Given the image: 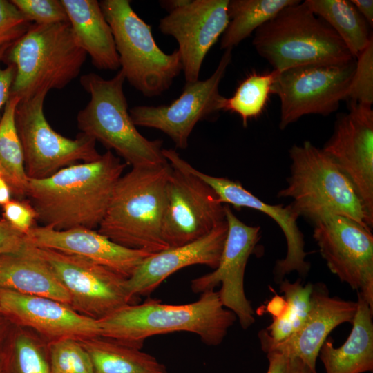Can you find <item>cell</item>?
I'll return each instance as SVG.
<instances>
[{
    "label": "cell",
    "instance_id": "1",
    "mask_svg": "<svg viewBox=\"0 0 373 373\" xmlns=\"http://www.w3.org/2000/svg\"><path fill=\"white\" fill-rule=\"evenodd\" d=\"M126 166L107 150L97 160L70 165L46 178H29L26 198L43 226L94 229L102 221Z\"/></svg>",
    "mask_w": 373,
    "mask_h": 373
},
{
    "label": "cell",
    "instance_id": "2",
    "mask_svg": "<svg viewBox=\"0 0 373 373\" xmlns=\"http://www.w3.org/2000/svg\"><path fill=\"white\" fill-rule=\"evenodd\" d=\"M236 320L234 313L223 306L218 291L212 289L188 304L150 300L127 305L97 321L101 336L141 349L146 338L175 332L193 333L204 344L216 346Z\"/></svg>",
    "mask_w": 373,
    "mask_h": 373
},
{
    "label": "cell",
    "instance_id": "3",
    "mask_svg": "<svg viewBox=\"0 0 373 373\" xmlns=\"http://www.w3.org/2000/svg\"><path fill=\"white\" fill-rule=\"evenodd\" d=\"M172 167H132L117 180L98 229L127 248L151 254L169 248L162 236L166 184Z\"/></svg>",
    "mask_w": 373,
    "mask_h": 373
},
{
    "label": "cell",
    "instance_id": "4",
    "mask_svg": "<svg viewBox=\"0 0 373 373\" xmlns=\"http://www.w3.org/2000/svg\"><path fill=\"white\" fill-rule=\"evenodd\" d=\"M290 175L278 198H290L299 216L312 223L328 216L350 218L372 229L373 220L365 211L353 184L323 149L305 141L289 151Z\"/></svg>",
    "mask_w": 373,
    "mask_h": 373
},
{
    "label": "cell",
    "instance_id": "5",
    "mask_svg": "<svg viewBox=\"0 0 373 373\" xmlns=\"http://www.w3.org/2000/svg\"><path fill=\"white\" fill-rule=\"evenodd\" d=\"M125 80L120 70L109 79L95 73L80 77V84L90 95L88 103L77 116L80 133L114 151L132 167L168 163L162 140H148L134 124L123 90Z\"/></svg>",
    "mask_w": 373,
    "mask_h": 373
},
{
    "label": "cell",
    "instance_id": "6",
    "mask_svg": "<svg viewBox=\"0 0 373 373\" xmlns=\"http://www.w3.org/2000/svg\"><path fill=\"white\" fill-rule=\"evenodd\" d=\"M252 44L258 54L277 71L354 59L334 30L299 0L259 27Z\"/></svg>",
    "mask_w": 373,
    "mask_h": 373
},
{
    "label": "cell",
    "instance_id": "7",
    "mask_svg": "<svg viewBox=\"0 0 373 373\" xmlns=\"http://www.w3.org/2000/svg\"><path fill=\"white\" fill-rule=\"evenodd\" d=\"M86 56L69 23H32L3 57L16 70L10 95L22 100L64 88L79 75Z\"/></svg>",
    "mask_w": 373,
    "mask_h": 373
},
{
    "label": "cell",
    "instance_id": "8",
    "mask_svg": "<svg viewBox=\"0 0 373 373\" xmlns=\"http://www.w3.org/2000/svg\"><path fill=\"white\" fill-rule=\"evenodd\" d=\"M99 4L125 79L146 97L166 91L182 71L178 50L166 54L160 48L151 26L134 11L129 0H102Z\"/></svg>",
    "mask_w": 373,
    "mask_h": 373
},
{
    "label": "cell",
    "instance_id": "9",
    "mask_svg": "<svg viewBox=\"0 0 373 373\" xmlns=\"http://www.w3.org/2000/svg\"><path fill=\"white\" fill-rule=\"evenodd\" d=\"M48 90L20 100L15 123L21 143L24 166L30 179L48 178L78 161L90 162L100 158L96 141L80 133L75 139L56 132L48 122L44 103Z\"/></svg>",
    "mask_w": 373,
    "mask_h": 373
},
{
    "label": "cell",
    "instance_id": "10",
    "mask_svg": "<svg viewBox=\"0 0 373 373\" xmlns=\"http://www.w3.org/2000/svg\"><path fill=\"white\" fill-rule=\"evenodd\" d=\"M355 66L356 59H352L276 70L271 93L280 99V128L285 129L306 115L326 116L335 112L346 99Z\"/></svg>",
    "mask_w": 373,
    "mask_h": 373
},
{
    "label": "cell",
    "instance_id": "11",
    "mask_svg": "<svg viewBox=\"0 0 373 373\" xmlns=\"http://www.w3.org/2000/svg\"><path fill=\"white\" fill-rule=\"evenodd\" d=\"M33 247L66 288L70 307L78 313L100 320L138 303L128 292L127 278L117 272L79 256Z\"/></svg>",
    "mask_w": 373,
    "mask_h": 373
},
{
    "label": "cell",
    "instance_id": "12",
    "mask_svg": "<svg viewBox=\"0 0 373 373\" xmlns=\"http://www.w3.org/2000/svg\"><path fill=\"white\" fill-rule=\"evenodd\" d=\"M231 51L225 50L209 78L186 83L181 95L169 105L130 108L134 124L159 130L172 140L176 148L186 149L196 124L223 109L225 97L220 95L219 86L231 61Z\"/></svg>",
    "mask_w": 373,
    "mask_h": 373
},
{
    "label": "cell",
    "instance_id": "13",
    "mask_svg": "<svg viewBox=\"0 0 373 373\" xmlns=\"http://www.w3.org/2000/svg\"><path fill=\"white\" fill-rule=\"evenodd\" d=\"M313 224V238L330 271L373 309L372 229L339 215L324 216Z\"/></svg>",
    "mask_w": 373,
    "mask_h": 373
},
{
    "label": "cell",
    "instance_id": "14",
    "mask_svg": "<svg viewBox=\"0 0 373 373\" xmlns=\"http://www.w3.org/2000/svg\"><path fill=\"white\" fill-rule=\"evenodd\" d=\"M224 221V205L215 191L193 173L172 167L162 222V236L169 248L195 241Z\"/></svg>",
    "mask_w": 373,
    "mask_h": 373
},
{
    "label": "cell",
    "instance_id": "15",
    "mask_svg": "<svg viewBox=\"0 0 373 373\" xmlns=\"http://www.w3.org/2000/svg\"><path fill=\"white\" fill-rule=\"evenodd\" d=\"M228 232L218 266L213 271L191 280L194 293L214 289L218 291L224 307L234 313L242 328L246 329L255 322L254 311L244 288L245 271L249 258L253 254L260 239V227L242 222L224 205Z\"/></svg>",
    "mask_w": 373,
    "mask_h": 373
},
{
    "label": "cell",
    "instance_id": "16",
    "mask_svg": "<svg viewBox=\"0 0 373 373\" xmlns=\"http://www.w3.org/2000/svg\"><path fill=\"white\" fill-rule=\"evenodd\" d=\"M229 0H184L159 21L162 33L173 37L186 83L199 79L203 61L227 28Z\"/></svg>",
    "mask_w": 373,
    "mask_h": 373
},
{
    "label": "cell",
    "instance_id": "17",
    "mask_svg": "<svg viewBox=\"0 0 373 373\" xmlns=\"http://www.w3.org/2000/svg\"><path fill=\"white\" fill-rule=\"evenodd\" d=\"M323 150L347 177L365 211L373 220V111L372 106L350 102L337 118Z\"/></svg>",
    "mask_w": 373,
    "mask_h": 373
},
{
    "label": "cell",
    "instance_id": "18",
    "mask_svg": "<svg viewBox=\"0 0 373 373\" xmlns=\"http://www.w3.org/2000/svg\"><path fill=\"white\" fill-rule=\"evenodd\" d=\"M357 302L331 296L327 285L321 282L312 284L310 309L302 327L282 341H274L265 329L258 333L261 348L267 354L274 352L301 361L313 373L316 372V360L329 334L345 323H352Z\"/></svg>",
    "mask_w": 373,
    "mask_h": 373
},
{
    "label": "cell",
    "instance_id": "19",
    "mask_svg": "<svg viewBox=\"0 0 373 373\" xmlns=\"http://www.w3.org/2000/svg\"><path fill=\"white\" fill-rule=\"evenodd\" d=\"M174 164L207 184L222 204H231L236 209H256L267 214L278 224L286 239L287 254L285 258L276 262L274 275L276 283H280L285 275L292 271H296L303 278L308 274L310 264L305 260L308 252L305 250L304 236L297 224L300 216L290 204L284 206L265 202L245 189L239 182L206 174L182 157L177 158Z\"/></svg>",
    "mask_w": 373,
    "mask_h": 373
},
{
    "label": "cell",
    "instance_id": "20",
    "mask_svg": "<svg viewBox=\"0 0 373 373\" xmlns=\"http://www.w3.org/2000/svg\"><path fill=\"white\" fill-rule=\"evenodd\" d=\"M0 313L13 325L27 327L48 342L61 338L82 341L101 336L97 320L46 297L0 288Z\"/></svg>",
    "mask_w": 373,
    "mask_h": 373
},
{
    "label": "cell",
    "instance_id": "21",
    "mask_svg": "<svg viewBox=\"0 0 373 373\" xmlns=\"http://www.w3.org/2000/svg\"><path fill=\"white\" fill-rule=\"evenodd\" d=\"M32 245L74 254L129 278L151 253L122 246L94 229L78 227L57 230L47 226L32 228L26 234Z\"/></svg>",
    "mask_w": 373,
    "mask_h": 373
},
{
    "label": "cell",
    "instance_id": "22",
    "mask_svg": "<svg viewBox=\"0 0 373 373\" xmlns=\"http://www.w3.org/2000/svg\"><path fill=\"white\" fill-rule=\"evenodd\" d=\"M227 232L225 220L195 241L148 256L126 280L129 295L137 299L140 296L150 294L167 277L190 265H204L215 269L220 262Z\"/></svg>",
    "mask_w": 373,
    "mask_h": 373
},
{
    "label": "cell",
    "instance_id": "23",
    "mask_svg": "<svg viewBox=\"0 0 373 373\" xmlns=\"http://www.w3.org/2000/svg\"><path fill=\"white\" fill-rule=\"evenodd\" d=\"M78 46L99 70L120 68L113 33L99 2L96 0H61Z\"/></svg>",
    "mask_w": 373,
    "mask_h": 373
},
{
    "label": "cell",
    "instance_id": "24",
    "mask_svg": "<svg viewBox=\"0 0 373 373\" xmlns=\"http://www.w3.org/2000/svg\"><path fill=\"white\" fill-rule=\"evenodd\" d=\"M0 288L71 304L67 290L31 244L23 251L0 256Z\"/></svg>",
    "mask_w": 373,
    "mask_h": 373
},
{
    "label": "cell",
    "instance_id": "25",
    "mask_svg": "<svg viewBox=\"0 0 373 373\" xmlns=\"http://www.w3.org/2000/svg\"><path fill=\"white\" fill-rule=\"evenodd\" d=\"M357 310L345 342L334 346L331 338L320 349L325 373H365L373 371V309L357 292Z\"/></svg>",
    "mask_w": 373,
    "mask_h": 373
},
{
    "label": "cell",
    "instance_id": "26",
    "mask_svg": "<svg viewBox=\"0 0 373 373\" xmlns=\"http://www.w3.org/2000/svg\"><path fill=\"white\" fill-rule=\"evenodd\" d=\"M94 373H168L165 365L140 349L103 336L79 341Z\"/></svg>",
    "mask_w": 373,
    "mask_h": 373
},
{
    "label": "cell",
    "instance_id": "27",
    "mask_svg": "<svg viewBox=\"0 0 373 373\" xmlns=\"http://www.w3.org/2000/svg\"><path fill=\"white\" fill-rule=\"evenodd\" d=\"M309 8L338 35L356 59L373 40L370 26L351 1L305 0Z\"/></svg>",
    "mask_w": 373,
    "mask_h": 373
},
{
    "label": "cell",
    "instance_id": "28",
    "mask_svg": "<svg viewBox=\"0 0 373 373\" xmlns=\"http://www.w3.org/2000/svg\"><path fill=\"white\" fill-rule=\"evenodd\" d=\"M280 283L283 296L276 295L269 303L271 323L265 329L274 341H282L297 332L305 321L310 309L312 284L303 285L300 279L294 283L283 279Z\"/></svg>",
    "mask_w": 373,
    "mask_h": 373
},
{
    "label": "cell",
    "instance_id": "29",
    "mask_svg": "<svg viewBox=\"0 0 373 373\" xmlns=\"http://www.w3.org/2000/svg\"><path fill=\"white\" fill-rule=\"evenodd\" d=\"M20 100L10 95L0 119V176L8 183L11 193L23 200L27 196L29 178L15 123V111Z\"/></svg>",
    "mask_w": 373,
    "mask_h": 373
},
{
    "label": "cell",
    "instance_id": "30",
    "mask_svg": "<svg viewBox=\"0 0 373 373\" xmlns=\"http://www.w3.org/2000/svg\"><path fill=\"white\" fill-rule=\"evenodd\" d=\"M0 354L6 373H51L48 342L27 327L13 325Z\"/></svg>",
    "mask_w": 373,
    "mask_h": 373
},
{
    "label": "cell",
    "instance_id": "31",
    "mask_svg": "<svg viewBox=\"0 0 373 373\" xmlns=\"http://www.w3.org/2000/svg\"><path fill=\"white\" fill-rule=\"evenodd\" d=\"M296 0H229V21L220 48L233 49L262 24Z\"/></svg>",
    "mask_w": 373,
    "mask_h": 373
},
{
    "label": "cell",
    "instance_id": "32",
    "mask_svg": "<svg viewBox=\"0 0 373 373\" xmlns=\"http://www.w3.org/2000/svg\"><path fill=\"white\" fill-rule=\"evenodd\" d=\"M277 73L273 70L268 73L253 72L249 74L231 97H225L222 111L238 115L242 125L246 126L249 120L258 117L263 112Z\"/></svg>",
    "mask_w": 373,
    "mask_h": 373
},
{
    "label": "cell",
    "instance_id": "33",
    "mask_svg": "<svg viewBox=\"0 0 373 373\" xmlns=\"http://www.w3.org/2000/svg\"><path fill=\"white\" fill-rule=\"evenodd\" d=\"M48 352L51 373H94L90 356L77 340L48 342Z\"/></svg>",
    "mask_w": 373,
    "mask_h": 373
},
{
    "label": "cell",
    "instance_id": "34",
    "mask_svg": "<svg viewBox=\"0 0 373 373\" xmlns=\"http://www.w3.org/2000/svg\"><path fill=\"white\" fill-rule=\"evenodd\" d=\"M345 100L367 106L373 103V40L356 59Z\"/></svg>",
    "mask_w": 373,
    "mask_h": 373
},
{
    "label": "cell",
    "instance_id": "35",
    "mask_svg": "<svg viewBox=\"0 0 373 373\" xmlns=\"http://www.w3.org/2000/svg\"><path fill=\"white\" fill-rule=\"evenodd\" d=\"M11 2L32 23H68V15L61 0H11Z\"/></svg>",
    "mask_w": 373,
    "mask_h": 373
},
{
    "label": "cell",
    "instance_id": "36",
    "mask_svg": "<svg viewBox=\"0 0 373 373\" xmlns=\"http://www.w3.org/2000/svg\"><path fill=\"white\" fill-rule=\"evenodd\" d=\"M32 24L11 1L0 0V46L15 43Z\"/></svg>",
    "mask_w": 373,
    "mask_h": 373
},
{
    "label": "cell",
    "instance_id": "37",
    "mask_svg": "<svg viewBox=\"0 0 373 373\" xmlns=\"http://www.w3.org/2000/svg\"><path fill=\"white\" fill-rule=\"evenodd\" d=\"M3 219L26 235L35 227L37 213L28 199H11L3 206Z\"/></svg>",
    "mask_w": 373,
    "mask_h": 373
},
{
    "label": "cell",
    "instance_id": "38",
    "mask_svg": "<svg viewBox=\"0 0 373 373\" xmlns=\"http://www.w3.org/2000/svg\"><path fill=\"white\" fill-rule=\"evenodd\" d=\"M29 245L26 234L15 229L4 219L0 220V256L23 251Z\"/></svg>",
    "mask_w": 373,
    "mask_h": 373
},
{
    "label": "cell",
    "instance_id": "39",
    "mask_svg": "<svg viewBox=\"0 0 373 373\" xmlns=\"http://www.w3.org/2000/svg\"><path fill=\"white\" fill-rule=\"evenodd\" d=\"M12 44L0 46V63L3 61L5 53ZM15 73L16 70L13 65L8 64L5 68H2L0 65V113L1 108H4L10 97ZM1 117L0 114V119Z\"/></svg>",
    "mask_w": 373,
    "mask_h": 373
},
{
    "label": "cell",
    "instance_id": "40",
    "mask_svg": "<svg viewBox=\"0 0 373 373\" xmlns=\"http://www.w3.org/2000/svg\"><path fill=\"white\" fill-rule=\"evenodd\" d=\"M269 366L267 373H289L290 358L278 352H268L266 354Z\"/></svg>",
    "mask_w": 373,
    "mask_h": 373
},
{
    "label": "cell",
    "instance_id": "41",
    "mask_svg": "<svg viewBox=\"0 0 373 373\" xmlns=\"http://www.w3.org/2000/svg\"><path fill=\"white\" fill-rule=\"evenodd\" d=\"M351 1L372 28L373 26V1L352 0Z\"/></svg>",
    "mask_w": 373,
    "mask_h": 373
},
{
    "label": "cell",
    "instance_id": "42",
    "mask_svg": "<svg viewBox=\"0 0 373 373\" xmlns=\"http://www.w3.org/2000/svg\"><path fill=\"white\" fill-rule=\"evenodd\" d=\"M13 324L0 313V351L7 339Z\"/></svg>",
    "mask_w": 373,
    "mask_h": 373
},
{
    "label": "cell",
    "instance_id": "43",
    "mask_svg": "<svg viewBox=\"0 0 373 373\" xmlns=\"http://www.w3.org/2000/svg\"><path fill=\"white\" fill-rule=\"evenodd\" d=\"M11 194L8 183L0 176V206H4L11 200Z\"/></svg>",
    "mask_w": 373,
    "mask_h": 373
},
{
    "label": "cell",
    "instance_id": "44",
    "mask_svg": "<svg viewBox=\"0 0 373 373\" xmlns=\"http://www.w3.org/2000/svg\"><path fill=\"white\" fill-rule=\"evenodd\" d=\"M290 358L289 373H313L301 361Z\"/></svg>",
    "mask_w": 373,
    "mask_h": 373
},
{
    "label": "cell",
    "instance_id": "45",
    "mask_svg": "<svg viewBox=\"0 0 373 373\" xmlns=\"http://www.w3.org/2000/svg\"><path fill=\"white\" fill-rule=\"evenodd\" d=\"M0 373H6L4 361L1 354H0Z\"/></svg>",
    "mask_w": 373,
    "mask_h": 373
}]
</instances>
